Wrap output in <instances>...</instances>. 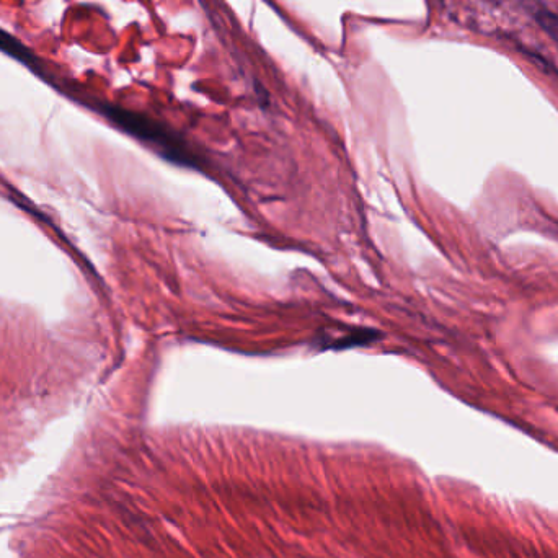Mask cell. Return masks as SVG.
Instances as JSON below:
<instances>
[{
	"mask_svg": "<svg viewBox=\"0 0 558 558\" xmlns=\"http://www.w3.org/2000/svg\"><path fill=\"white\" fill-rule=\"evenodd\" d=\"M102 113L126 133L151 144L155 149H159L167 159L173 160L177 164H182V162L183 164H191L193 159H191L190 152L186 151L182 142L178 141L172 133H169L167 129L162 128L155 121L149 120L146 116L138 115V113H133V111L111 107V105H103Z\"/></svg>",
	"mask_w": 558,
	"mask_h": 558,
	"instance_id": "1",
	"label": "cell"
},
{
	"mask_svg": "<svg viewBox=\"0 0 558 558\" xmlns=\"http://www.w3.org/2000/svg\"><path fill=\"white\" fill-rule=\"evenodd\" d=\"M529 10H531V15L534 17V20L539 23V27H541L542 30L552 38L555 45L558 46V15L552 12V10L547 9L541 2H537V0H531Z\"/></svg>",
	"mask_w": 558,
	"mask_h": 558,
	"instance_id": "2",
	"label": "cell"
},
{
	"mask_svg": "<svg viewBox=\"0 0 558 558\" xmlns=\"http://www.w3.org/2000/svg\"><path fill=\"white\" fill-rule=\"evenodd\" d=\"M0 51H4L12 58L27 64V66H33V62H35L33 54L20 41L15 40L14 36L5 33L4 30H0Z\"/></svg>",
	"mask_w": 558,
	"mask_h": 558,
	"instance_id": "3",
	"label": "cell"
}]
</instances>
